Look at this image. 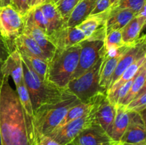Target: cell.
<instances>
[{
	"label": "cell",
	"instance_id": "cell-1",
	"mask_svg": "<svg viewBox=\"0 0 146 145\" xmlns=\"http://www.w3.org/2000/svg\"><path fill=\"white\" fill-rule=\"evenodd\" d=\"M0 133L2 145H36L33 125L27 117L18 95L4 76L0 84Z\"/></svg>",
	"mask_w": 146,
	"mask_h": 145
},
{
	"label": "cell",
	"instance_id": "cell-2",
	"mask_svg": "<svg viewBox=\"0 0 146 145\" xmlns=\"http://www.w3.org/2000/svg\"><path fill=\"white\" fill-rule=\"evenodd\" d=\"M80 102L74 94L65 89L59 99L41 105L34 110L32 124L36 139L52 132L58 126L68 109Z\"/></svg>",
	"mask_w": 146,
	"mask_h": 145
},
{
	"label": "cell",
	"instance_id": "cell-3",
	"mask_svg": "<svg viewBox=\"0 0 146 145\" xmlns=\"http://www.w3.org/2000/svg\"><path fill=\"white\" fill-rule=\"evenodd\" d=\"M80 44L66 49H56L48 61L45 80L60 89H66L78 65Z\"/></svg>",
	"mask_w": 146,
	"mask_h": 145
},
{
	"label": "cell",
	"instance_id": "cell-4",
	"mask_svg": "<svg viewBox=\"0 0 146 145\" xmlns=\"http://www.w3.org/2000/svg\"><path fill=\"white\" fill-rule=\"evenodd\" d=\"M21 56L24 82L31 99L33 111L41 105L59 99L65 89H60L53 84L41 80L34 72L28 61L21 55Z\"/></svg>",
	"mask_w": 146,
	"mask_h": 145
},
{
	"label": "cell",
	"instance_id": "cell-5",
	"mask_svg": "<svg viewBox=\"0 0 146 145\" xmlns=\"http://www.w3.org/2000/svg\"><path fill=\"white\" fill-rule=\"evenodd\" d=\"M103 57L104 55L92 68L81 76L71 79L67 85L66 89L74 94L81 102L88 103L95 95L102 92L106 93L99 85V71Z\"/></svg>",
	"mask_w": 146,
	"mask_h": 145
},
{
	"label": "cell",
	"instance_id": "cell-6",
	"mask_svg": "<svg viewBox=\"0 0 146 145\" xmlns=\"http://www.w3.org/2000/svg\"><path fill=\"white\" fill-rule=\"evenodd\" d=\"M100 94L101 93L96 95L92 107L86 115L72 122H68L64 126L56 128L52 132L46 134L47 136L60 144L66 145L71 143V142L84 129H87L94 124H98L97 122L96 112L97 101Z\"/></svg>",
	"mask_w": 146,
	"mask_h": 145
},
{
	"label": "cell",
	"instance_id": "cell-7",
	"mask_svg": "<svg viewBox=\"0 0 146 145\" xmlns=\"http://www.w3.org/2000/svg\"><path fill=\"white\" fill-rule=\"evenodd\" d=\"M24 22V16L11 5L0 7V34L11 52L15 50L14 41L23 33Z\"/></svg>",
	"mask_w": 146,
	"mask_h": 145
},
{
	"label": "cell",
	"instance_id": "cell-8",
	"mask_svg": "<svg viewBox=\"0 0 146 145\" xmlns=\"http://www.w3.org/2000/svg\"><path fill=\"white\" fill-rule=\"evenodd\" d=\"M79 44L81 50L78 65L71 79L78 78L88 71L104 54V41L86 39Z\"/></svg>",
	"mask_w": 146,
	"mask_h": 145
},
{
	"label": "cell",
	"instance_id": "cell-9",
	"mask_svg": "<svg viewBox=\"0 0 146 145\" xmlns=\"http://www.w3.org/2000/svg\"><path fill=\"white\" fill-rule=\"evenodd\" d=\"M146 55V41L145 34H143L134 42L131 43L121 56V59L115 68V71L111 77L109 87L112 86L114 82L120 78L123 72L133 63L141 57Z\"/></svg>",
	"mask_w": 146,
	"mask_h": 145
},
{
	"label": "cell",
	"instance_id": "cell-10",
	"mask_svg": "<svg viewBox=\"0 0 146 145\" xmlns=\"http://www.w3.org/2000/svg\"><path fill=\"white\" fill-rule=\"evenodd\" d=\"M56 49H66L87 39L77 26H64L46 36Z\"/></svg>",
	"mask_w": 146,
	"mask_h": 145
},
{
	"label": "cell",
	"instance_id": "cell-11",
	"mask_svg": "<svg viewBox=\"0 0 146 145\" xmlns=\"http://www.w3.org/2000/svg\"><path fill=\"white\" fill-rule=\"evenodd\" d=\"M130 44H125L116 50L104 52L99 71V85L106 93L109 87L111 77L115 71L118 61Z\"/></svg>",
	"mask_w": 146,
	"mask_h": 145
},
{
	"label": "cell",
	"instance_id": "cell-12",
	"mask_svg": "<svg viewBox=\"0 0 146 145\" xmlns=\"http://www.w3.org/2000/svg\"><path fill=\"white\" fill-rule=\"evenodd\" d=\"M108 9L101 14L90 15L76 26L82 31L87 39L104 41L106 36V22Z\"/></svg>",
	"mask_w": 146,
	"mask_h": 145
},
{
	"label": "cell",
	"instance_id": "cell-13",
	"mask_svg": "<svg viewBox=\"0 0 146 145\" xmlns=\"http://www.w3.org/2000/svg\"><path fill=\"white\" fill-rule=\"evenodd\" d=\"M115 142L98 124L81 132L71 142L72 145H112Z\"/></svg>",
	"mask_w": 146,
	"mask_h": 145
},
{
	"label": "cell",
	"instance_id": "cell-14",
	"mask_svg": "<svg viewBox=\"0 0 146 145\" xmlns=\"http://www.w3.org/2000/svg\"><path fill=\"white\" fill-rule=\"evenodd\" d=\"M145 122L142 114L131 112L128 127L121 136V143L141 144L146 142Z\"/></svg>",
	"mask_w": 146,
	"mask_h": 145
},
{
	"label": "cell",
	"instance_id": "cell-15",
	"mask_svg": "<svg viewBox=\"0 0 146 145\" xmlns=\"http://www.w3.org/2000/svg\"><path fill=\"white\" fill-rule=\"evenodd\" d=\"M116 112V105L110 102L106 93L100 94L96 105L97 122L110 136Z\"/></svg>",
	"mask_w": 146,
	"mask_h": 145
},
{
	"label": "cell",
	"instance_id": "cell-16",
	"mask_svg": "<svg viewBox=\"0 0 146 145\" xmlns=\"http://www.w3.org/2000/svg\"><path fill=\"white\" fill-rule=\"evenodd\" d=\"M24 19L25 22L23 33L33 38L42 49V51L45 53L48 59H50L55 52L56 48L48 41L45 33L33 22L29 13H27V15L24 16Z\"/></svg>",
	"mask_w": 146,
	"mask_h": 145
},
{
	"label": "cell",
	"instance_id": "cell-17",
	"mask_svg": "<svg viewBox=\"0 0 146 145\" xmlns=\"http://www.w3.org/2000/svg\"><path fill=\"white\" fill-rule=\"evenodd\" d=\"M1 72L3 76H11L16 85L22 81L24 79L22 58L18 50L15 49L11 51L7 59L3 62Z\"/></svg>",
	"mask_w": 146,
	"mask_h": 145
},
{
	"label": "cell",
	"instance_id": "cell-18",
	"mask_svg": "<svg viewBox=\"0 0 146 145\" xmlns=\"http://www.w3.org/2000/svg\"><path fill=\"white\" fill-rule=\"evenodd\" d=\"M136 13L130 9H108L106 22V34L115 30H121L133 17Z\"/></svg>",
	"mask_w": 146,
	"mask_h": 145
},
{
	"label": "cell",
	"instance_id": "cell-19",
	"mask_svg": "<svg viewBox=\"0 0 146 145\" xmlns=\"http://www.w3.org/2000/svg\"><path fill=\"white\" fill-rule=\"evenodd\" d=\"M131 111L128 110L125 105H116V112L110 136L115 142H119L121 136L128 127L131 119Z\"/></svg>",
	"mask_w": 146,
	"mask_h": 145
},
{
	"label": "cell",
	"instance_id": "cell-20",
	"mask_svg": "<svg viewBox=\"0 0 146 145\" xmlns=\"http://www.w3.org/2000/svg\"><path fill=\"white\" fill-rule=\"evenodd\" d=\"M14 47L21 53L29 54L48 61L49 59L39 45L33 38L26 34H22L14 41Z\"/></svg>",
	"mask_w": 146,
	"mask_h": 145
},
{
	"label": "cell",
	"instance_id": "cell-21",
	"mask_svg": "<svg viewBox=\"0 0 146 145\" xmlns=\"http://www.w3.org/2000/svg\"><path fill=\"white\" fill-rule=\"evenodd\" d=\"M46 21V36L66 26V22L56 5L48 1L39 6Z\"/></svg>",
	"mask_w": 146,
	"mask_h": 145
},
{
	"label": "cell",
	"instance_id": "cell-22",
	"mask_svg": "<svg viewBox=\"0 0 146 145\" xmlns=\"http://www.w3.org/2000/svg\"><path fill=\"white\" fill-rule=\"evenodd\" d=\"M96 0H81L71 12L66 23L68 27H74L82 22L91 14L95 7Z\"/></svg>",
	"mask_w": 146,
	"mask_h": 145
},
{
	"label": "cell",
	"instance_id": "cell-23",
	"mask_svg": "<svg viewBox=\"0 0 146 145\" xmlns=\"http://www.w3.org/2000/svg\"><path fill=\"white\" fill-rule=\"evenodd\" d=\"M146 16H135L121 29L123 41L125 44L134 42L140 37V34L145 26Z\"/></svg>",
	"mask_w": 146,
	"mask_h": 145
},
{
	"label": "cell",
	"instance_id": "cell-24",
	"mask_svg": "<svg viewBox=\"0 0 146 145\" xmlns=\"http://www.w3.org/2000/svg\"><path fill=\"white\" fill-rule=\"evenodd\" d=\"M146 63V55L144 56L141 57L139 59L135 61V62L133 63L123 72L122 75L120 76V78L115 81L113 85L110 87L106 91V95H111L113 93L118 90L127 81L130 80L131 79L133 78L138 73V71L141 68L143 65Z\"/></svg>",
	"mask_w": 146,
	"mask_h": 145
},
{
	"label": "cell",
	"instance_id": "cell-25",
	"mask_svg": "<svg viewBox=\"0 0 146 145\" xmlns=\"http://www.w3.org/2000/svg\"><path fill=\"white\" fill-rule=\"evenodd\" d=\"M146 63L141 66L131 85L129 91L121 102V105H127L145 85Z\"/></svg>",
	"mask_w": 146,
	"mask_h": 145
},
{
	"label": "cell",
	"instance_id": "cell-26",
	"mask_svg": "<svg viewBox=\"0 0 146 145\" xmlns=\"http://www.w3.org/2000/svg\"><path fill=\"white\" fill-rule=\"evenodd\" d=\"M95 96H94L88 103L80 102V103L76 105L75 106L70 108L57 127H60L64 126V125H66L68 122H72V121L75 120V119H78V118H80L81 117L86 115V114L90 110V109L92 107L93 105H94V98H95Z\"/></svg>",
	"mask_w": 146,
	"mask_h": 145
},
{
	"label": "cell",
	"instance_id": "cell-27",
	"mask_svg": "<svg viewBox=\"0 0 146 145\" xmlns=\"http://www.w3.org/2000/svg\"><path fill=\"white\" fill-rule=\"evenodd\" d=\"M16 88H17L16 91H17V92L19 99L20 102H21L23 109H24V112H25L26 116L28 118L29 122L32 124L34 111H33L31 99H30L28 90H27V87H26L24 80L23 79L22 81H21L19 85H16Z\"/></svg>",
	"mask_w": 146,
	"mask_h": 145
},
{
	"label": "cell",
	"instance_id": "cell-28",
	"mask_svg": "<svg viewBox=\"0 0 146 145\" xmlns=\"http://www.w3.org/2000/svg\"><path fill=\"white\" fill-rule=\"evenodd\" d=\"M125 45V44L123 41L121 30L111 31L108 34H106L104 39V52L116 50Z\"/></svg>",
	"mask_w": 146,
	"mask_h": 145
},
{
	"label": "cell",
	"instance_id": "cell-29",
	"mask_svg": "<svg viewBox=\"0 0 146 145\" xmlns=\"http://www.w3.org/2000/svg\"><path fill=\"white\" fill-rule=\"evenodd\" d=\"M20 54L28 61L32 69L37 74V75L41 80H45L48 61L41 59L39 58H37V57L33 56V55H29V54L21 53H20Z\"/></svg>",
	"mask_w": 146,
	"mask_h": 145
},
{
	"label": "cell",
	"instance_id": "cell-30",
	"mask_svg": "<svg viewBox=\"0 0 146 145\" xmlns=\"http://www.w3.org/2000/svg\"><path fill=\"white\" fill-rule=\"evenodd\" d=\"M125 106L127 109L131 112L142 114L145 111L146 107V85Z\"/></svg>",
	"mask_w": 146,
	"mask_h": 145
},
{
	"label": "cell",
	"instance_id": "cell-31",
	"mask_svg": "<svg viewBox=\"0 0 146 145\" xmlns=\"http://www.w3.org/2000/svg\"><path fill=\"white\" fill-rule=\"evenodd\" d=\"M145 5V0H118L109 9H126L132 10L135 13L141 11Z\"/></svg>",
	"mask_w": 146,
	"mask_h": 145
},
{
	"label": "cell",
	"instance_id": "cell-32",
	"mask_svg": "<svg viewBox=\"0 0 146 145\" xmlns=\"http://www.w3.org/2000/svg\"><path fill=\"white\" fill-rule=\"evenodd\" d=\"M81 0H60L55 4L57 10L66 23L71 12Z\"/></svg>",
	"mask_w": 146,
	"mask_h": 145
},
{
	"label": "cell",
	"instance_id": "cell-33",
	"mask_svg": "<svg viewBox=\"0 0 146 145\" xmlns=\"http://www.w3.org/2000/svg\"><path fill=\"white\" fill-rule=\"evenodd\" d=\"M30 16L36 26L42 30L46 35V21L40 7H33L29 11Z\"/></svg>",
	"mask_w": 146,
	"mask_h": 145
},
{
	"label": "cell",
	"instance_id": "cell-34",
	"mask_svg": "<svg viewBox=\"0 0 146 145\" xmlns=\"http://www.w3.org/2000/svg\"><path fill=\"white\" fill-rule=\"evenodd\" d=\"M11 6L23 16H25L30 10L28 0H12Z\"/></svg>",
	"mask_w": 146,
	"mask_h": 145
},
{
	"label": "cell",
	"instance_id": "cell-35",
	"mask_svg": "<svg viewBox=\"0 0 146 145\" xmlns=\"http://www.w3.org/2000/svg\"><path fill=\"white\" fill-rule=\"evenodd\" d=\"M110 7H111L110 0H96L95 7L91 11L90 15H96V14L104 12V11L109 9Z\"/></svg>",
	"mask_w": 146,
	"mask_h": 145
},
{
	"label": "cell",
	"instance_id": "cell-36",
	"mask_svg": "<svg viewBox=\"0 0 146 145\" xmlns=\"http://www.w3.org/2000/svg\"><path fill=\"white\" fill-rule=\"evenodd\" d=\"M10 51L8 45L0 34V61L4 62L9 55Z\"/></svg>",
	"mask_w": 146,
	"mask_h": 145
},
{
	"label": "cell",
	"instance_id": "cell-37",
	"mask_svg": "<svg viewBox=\"0 0 146 145\" xmlns=\"http://www.w3.org/2000/svg\"><path fill=\"white\" fill-rule=\"evenodd\" d=\"M38 145H61L47 135H41L36 139Z\"/></svg>",
	"mask_w": 146,
	"mask_h": 145
},
{
	"label": "cell",
	"instance_id": "cell-38",
	"mask_svg": "<svg viewBox=\"0 0 146 145\" xmlns=\"http://www.w3.org/2000/svg\"><path fill=\"white\" fill-rule=\"evenodd\" d=\"M48 1V0H32L31 6H30V9L33 8V7H39V6L42 5L43 4H44V3Z\"/></svg>",
	"mask_w": 146,
	"mask_h": 145
},
{
	"label": "cell",
	"instance_id": "cell-39",
	"mask_svg": "<svg viewBox=\"0 0 146 145\" xmlns=\"http://www.w3.org/2000/svg\"><path fill=\"white\" fill-rule=\"evenodd\" d=\"M12 0H0V7L11 5Z\"/></svg>",
	"mask_w": 146,
	"mask_h": 145
},
{
	"label": "cell",
	"instance_id": "cell-40",
	"mask_svg": "<svg viewBox=\"0 0 146 145\" xmlns=\"http://www.w3.org/2000/svg\"><path fill=\"white\" fill-rule=\"evenodd\" d=\"M121 143V142H120ZM121 145H146V142L141 144H127V143H121Z\"/></svg>",
	"mask_w": 146,
	"mask_h": 145
},
{
	"label": "cell",
	"instance_id": "cell-41",
	"mask_svg": "<svg viewBox=\"0 0 146 145\" xmlns=\"http://www.w3.org/2000/svg\"><path fill=\"white\" fill-rule=\"evenodd\" d=\"M2 64H3V62L0 61V81L2 80L3 77H4L2 75V72H1V66H2Z\"/></svg>",
	"mask_w": 146,
	"mask_h": 145
},
{
	"label": "cell",
	"instance_id": "cell-42",
	"mask_svg": "<svg viewBox=\"0 0 146 145\" xmlns=\"http://www.w3.org/2000/svg\"><path fill=\"white\" fill-rule=\"evenodd\" d=\"M118 0H110V4H111V7H112V6H113L114 4H115V3L118 1Z\"/></svg>",
	"mask_w": 146,
	"mask_h": 145
},
{
	"label": "cell",
	"instance_id": "cell-43",
	"mask_svg": "<svg viewBox=\"0 0 146 145\" xmlns=\"http://www.w3.org/2000/svg\"><path fill=\"white\" fill-rule=\"evenodd\" d=\"M48 1H51V3H53V4H56L57 2H58V1H59L60 0H48Z\"/></svg>",
	"mask_w": 146,
	"mask_h": 145
},
{
	"label": "cell",
	"instance_id": "cell-44",
	"mask_svg": "<svg viewBox=\"0 0 146 145\" xmlns=\"http://www.w3.org/2000/svg\"><path fill=\"white\" fill-rule=\"evenodd\" d=\"M112 145H121V143H120V142H115V143L113 144Z\"/></svg>",
	"mask_w": 146,
	"mask_h": 145
},
{
	"label": "cell",
	"instance_id": "cell-45",
	"mask_svg": "<svg viewBox=\"0 0 146 145\" xmlns=\"http://www.w3.org/2000/svg\"><path fill=\"white\" fill-rule=\"evenodd\" d=\"M1 81H0V84H1ZM0 145H2V143H1V133H0Z\"/></svg>",
	"mask_w": 146,
	"mask_h": 145
},
{
	"label": "cell",
	"instance_id": "cell-46",
	"mask_svg": "<svg viewBox=\"0 0 146 145\" xmlns=\"http://www.w3.org/2000/svg\"><path fill=\"white\" fill-rule=\"evenodd\" d=\"M31 1H32V0H28V3H29V7L31 6Z\"/></svg>",
	"mask_w": 146,
	"mask_h": 145
},
{
	"label": "cell",
	"instance_id": "cell-47",
	"mask_svg": "<svg viewBox=\"0 0 146 145\" xmlns=\"http://www.w3.org/2000/svg\"><path fill=\"white\" fill-rule=\"evenodd\" d=\"M66 145H72V144H71V143H70V144H66Z\"/></svg>",
	"mask_w": 146,
	"mask_h": 145
},
{
	"label": "cell",
	"instance_id": "cell-48",
	"mask_svg": "<svg viewBox=\"0 0 146 145\" xmlns=\"http://www.w3.org/2000/svg\"><path fill=\"white\" fill-rule=\"evenodd\" d=\"M36 145H38V144H36Z\"/></svg>",
	"mask_w": 146,
	"mask_h": 145
}]
</instances>
